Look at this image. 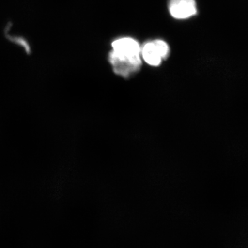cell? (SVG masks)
<instances>
[{"instance_id":"4","label":"cell","mask_w":248,"mask_h":248,"mask_svg":"<svg viewBox=\"0 0 248 248\" xmlns=\"http://www.w3.org/2000/svg\"><path fill=\"white\" fill-rule=\"evenodd\" d=\"M170 14L177 19H185L197 14L195 0H169Z\"/></svg>"},{"instance_id":"3","label":"cell","mask_w":248,"mask_h":248,"mask_svg":"<svg viewBox=\"0 0 248 248\" xmlns=\"http://www.w3.org/2000/svg\"><path fill=\"white\" fill-rule=\"evenodd\" d=\"M109 61L115 74L123 78H128L137 73L142 64L140 57L133 59L120 58L111 53L109 55Z\"/></svg>"},{"instance_id":"1","label":"cell","mask_w":248,"mask_h":248,"mask_svg":"<svg viewBox=\"0 0 248 248\" xmlns=\"http://www.w3.org/2000/svg\"><path fill=\"white\" fill-rule=\"evenodd\" d=\"M141 53L148 64L157 66L161 64L163 60L169 56L170 48L164 41L156 40L145 44Z\"/></svg>"},{"instance_id":"2","label":"cell","mask_w":248,"mask_h":248,"mask_svg":"<svg viewBox=\"0 0 248 248\" xmlns=\"http://www.w3.org/2000/svg\"><path fill=\"white\" fill-rule=\"evenodd\" d=\"M111 54L120 58L133 59L140 58L141 47L138 41L130 37H123L114 41L112 43Z\"/></svg>"}]
</instances>
